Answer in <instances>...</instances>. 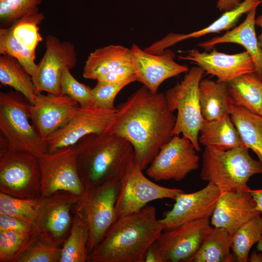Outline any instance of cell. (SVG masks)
Wrapping results in <instances>:
<instances>
[{
    "label": "cell",
    "instance_id": "cell-1",
    "mask_svg": "<svg viewBox=\"0 0 262 262\" xmlns=\"http://www.w3.org/2000/svg\"><path fill=\"white\" fill-rule=\"evenodd\" d=\"M176 120L164 93H153L142 85L117 106L106 132L129 141L136 162L144 170L173 137Z\"/></svg>",
    "mask_w": 262,
    "mask_h": 262
},
{
    "label": "cell",
    "instance_id": "cell-2",
    "mask_svg": "<svg viewBox=\"0 0 262 262\" xmlns=\"http://www.w3.org/2000/svg\"><path fill=\"white\" fill-rule=\"evenodd\" d=\"M164 230L154 207L117 219L89 254V262H144L148 247Z\"/></svg>",
    "mask_w": 262,
    "mask_h": 262
},
{
    "label": "cell",
    "instance_id": "cell-3",
    "mask_svg": "<svg viewBox=\"0 0 262 262\" xmlns=\"http://www.w3.org/2000/svg\"><path fill=\"white\" fill-rule=\"evenodd\" d=\"M76 145L77 171L84 191L121 181L135 161L131 144L108 132L89 134Z\"/></svg>",
    "mask_w": 262,
    "mask_h": 262
},
{
    "label": "cell",
    "instance_id": "cell-4",
    "mask_svg": "<svg viewBox=\"0 0 262 262\" xmlns=\"http://www.w3.org/2000/svg\"><path fill=\"white\" fill-rule=\"evenodd\" d=\"M248 150L245 145L227 150L205 147L201 179L221 192L249 189L247 183L253 176L262 174V163L254 159Z\"/></svg>",
    "mask_w": 262,
    "mask_h": 262
},
{
    "label": "cell",
    "instance_id": "cell-5",
    "mask_svg": "<svg viewBox=\"0 0 262 262\" xmlns=\"http://www.w3.org/2000/svg\"><path fill=\"white\" fill-rule=\"evenodd\" d=\"M31 104L17 91H1L0 130L8 142L9 150L30 153L39 158L48 152V143L30 122Z\"/></svg>",
    "mask_w": 262,
    "mask_h": 262
},
{
    "label": "cell",
    "instance_id": "cell-6",
    "mask_svg": "<svg viewBox=\"0 0 262 262\" xmlns=\"http://www.w3.org/2000/svg\"><path fill=\"white\" fill-rule=\"evenodd\" d=\"M205 71L199 66L190 68L180 82L164 93L170 111H177L173 135L188 138L200 151L198 135L204 119L199 101V83Z\"/></svg>",
    "mask_w": 262,
    "mask_h": 262
},
{
    "label": "cell",
    "instance_id": "cell-7",
    "mask_svg": "<svg viewBox=\"0 0 262 262\" xmlns=\"http://www.w3.org/2000/svg\"><path fill=\"white\" fill-rule=\"evenodd\" d=\"M39 158L26 152L0 154V192L21 198L41 197Z\"/></svg>",
    "mask_w": 262,
    "mask_h": 262
},
{
    "label": "cell",
    "instance_id": "cell-8",
    "mask_svg": "<svg viewBox=\"0 0 262 262\" xmlns=\"http://www.w3.org/2000/svg\"><path fill=\"white\" fill-rule=\"evenodd\" d=\"M120 182L107 183L84 191L74 207L82 214L89 228L88 254L115 221V206Z\"/></svg>",
    "mask_w": 262,
    "mask_h": 262
},
{
    "label": "cell",
    "instance_id": "cell-9",
    "mask_svg": "<svg viewBox=\"0 0 262 262\" xmlns=\"http://www.w3.org/2000/svg\"><path fill=\"white\" fill-rule=\"evenodd\" d=\"M135 161L120 182L115 206V220L124 215L137 212L153 200L175 199L184 191L158 185L148 179Z\"/></svg>",
    "mask_w": 262,
    "mask_h": 262
},
{
    "label": "cell",
    "instance_id": "cell-10",
    "mask_svg": "<svg viewBox=\"0 0 262 262\" xmlns=\"http://www.w3.org/2000/svg\"><path fill=\"white\" fill-rule=\"evenodd\" d=\"M77 145L39 158L41 173V197L58 192H67L78 196L84 192L77 168Z\"/></svg>",
    "mask_w": 262,
    "mask_h": 262
},
{
    "label": "cell",
    "instance_id": "cell-11",
    "mask_svg": "<svg viewBox=\"0 0 262 262\" xmlns=\"http://www.w3.org/2000/svg\"><path fill=\"white\" fill-rule=\"evenodd\" d=\"M188 138L174 135L160 150L146 170L156 181L173 180L180 181L199 166V157Z\"/></svg>",
    "mask_w": 262,
    "mask_h": 262
},
{
    "label": "cell",
    "instance_id": "cell-12",
    "mask_svg": "<svg viewBox=\"0 0 262 262\" xmlns=\"http://www.w3.org/2000/svg\"><path fill=\"white\" fill-rule=\"evenodd\" d=\"M115 110L79 105L67 123L47 139L48 152L75 145L89 134L106 132Z\"/></svg>",
    "mask_w": 262,
    "mask_h": 262
},
{
    "label": "cell",
    "instance_id": "cell-13",
    "mask_svg": "<svg viewBox=\"0 0 262 262\" xmlns=\"http://www.w3.org/2000/svg\"><path fill=\"white\" fill-rule=\"evenodd\" d=\"M213 229L207 218L163 230L155 241L163 262H189Z\"/></svg>",
    "mask_w": 262,
    "mask_h": 262
},
{
    "label": "cell",
    "instance_id": "cell-14",
    "mask_svg": "<svg viewBox=\"0 0 262 262\" xmlns=\"http://www.w3.org/2000/svg\"><path fill=\"white\" fill-rule=\"evenodd\" d=\"M45 47V53L32 77L33 83L37 93L45 91L61 94L60 81L63 69L67 67L71 70L77 64L75 47L71 42L61 41L52 34L46 36Z\"/></svg>",
    "mask_w": 262,
    "mask_h": 262
},
{
    "label": "cell",
    "instance_id": "cell-15",
    "mask_svg": "<svg viewBox=\"0 0 262 262\" xmlns=\"http://www.w3.org/2000/svg\"><path fill=\"white\" fill-rule=\"evenodd\" d=\"M81 196L58 192L41 197L39 213L34 227L51 241L62 246L71 227V213Z\"/></svg>",
    "mask_w": 262,
    "mask_h": 262
},
{
    "label": "cell",
    "instance_id": "cell-16",
    "mask_svg": "<svg viewBox=\"0 0 262 262\" xmlns=\"http://www.w3.org/2000/svg\"><path fill=\"white\" fill-rule=\"evenodd\" d=\"M130 49L136 81L153 93L158 92L159 86L166 80L187 73L189 69L187 66L175 61V54L170 49L155 54L141 49L135 44Z\"/></svg>",
    "mask_w": 262,
    "mask_h": 262
},
{
    "label": "cell",
    "instance_id": "cell-17",
    "mask_svg": "<svg viewBox=\"0 0 262 262\" xmlns=\"http://www.w3.org/2000/svg\"><path fill=\"white\" fill-rule=\"evenodd\" d=\"M79 106L66 95L38 92L30 106L32 123L40 137L47 141L67 123Z\"/></svg>",
    "mask_w": 262,
    "mask_h": 262
},
{
    "label": "cell",
    "instance_id": "cell-18",
    "mask_svg": "<svg viewBox=\"0 0 262 262\" xmlns=\"http://www.w3.org/2000/svg\"><path fill=\"white\" fill-rule=\"evenodd\" d=\"M220 190L208 182L202 189L191 193L179 194L172 209L159 219L164 230L177 227L184 223L212 216Z\"/></svg>",
    "mask_w": 262,
    "mask_h": 262
},
{
    "label": "cell",
    "instance_id": "cell-19",
    "mask_svg": "<svg viewBox=\"0 0 262 262\" xmlns=\"http://www.w3.org/2000/svg\"><path fill=\"white\" fill-rule=\"evenodd\" d=\"M178 58L197 65L204 69L206 74L216 77L217 81L220 82H228L242 75L256 72L253 60L246 50L227 54L215 49L207 52L193 49Z\"/></svg>",
    "mask_w": 262,
    "mask_h": 262
},
{
    "label": "cell",
    "instance_id": "cell-20",
    "mask_svg": "<svg viewBox=\"0 0 262 262\" xmlns=\"http://www.w3.org/2000/svg\"><path fill=\"white\" fill-rule=\"evenodd\" d=\"M250 189L221 192L211 216V225L224 228L233 235L244 223L261 214Z\"/></svg>",
    "mask_w": 262,
    "mask_h": 262
},
{
    "label": "cell",
    "instance_id": "cell-21",
    "mask_svg": "<svg viewBox=\"0 0 262 262\" xmlns=\"http://www.w3.org/2000/svg\"><path fill=\"white\" fill-rule=\"evenodd\" d=\"M262 3V0H244L234 9L224 12L218 19L203 29L186 34L170 33L144 49L152 54H159L165 49L184 40L198 38L207 34L218 33L229 30L236 24L244 14L257 9Z\"/></svg>",
    "mask_w": 262,
    "mask_h": 262
},
{
    "label": "cell",
    "instance_id": "cell-22",
    "mask_svg": "<svg viewBox=\"0 0 262 262\" xmlns=\"http://www.w3.org/2000/svg\"><path fill=\"white\" fill-rule=\"evenodd\" d=\"M256 9L246 13L245 19L239 25L220 36L199 43L197 45L209 49L220 43H231L242 46L249 53L254 63L256 72L262 82V49L255 32Z\"/></svg>",
    "mask_w": 262,
    "mask_h": 262
},
{
    "label": "cell",
    "instance_id": "cell-23",
    "mask_svg": "<svg viewBox=\"0 0 262 262\" xmlns=\"http://www.w3.org/2000/svg\"><path fill=\"white\" fill-rule=\"evenodd\" d=\"M132 66L131 49L120 45H110L91 52L83 68L82 76L97 80L123 66Z\"/></svg>",
    "mask_w": 262,
    "mask_h": 262
},
{
    "label": "cell",
    "instance_id": "cell-24",
    "mask_svg": "<svg viewBox=\"0 0 262 262\" xmlns=\"http://www.w3.org/2000/svg\"><path fill=\"white\" fill-rule=\"evenodd\" d=\"M199 142L205 147L227 150L245 145L229 115L212 121H203Z\"/></svg>",
    "mask_w": 262,
    "mask_h": 262
},
{
    "label": "cell",
    "instance_id": "cell-25",
    "mask_svg": "<svg viewBox=\"0 0 262 262\" xmlns=\"http://www.w3.org/2000/svg\"><path fill=\"white\" fill-rule=\"evenodd\" d=\"M232 105L261 115L262 110V82L255 73H247L227 82Z\"/></svg>",
    "mask_w": 262,
    "mask_h": 262
},
{
    "label": "cell",
    "instance_id": "cell-26",
    "mask_svg": "<svg viewBox=\"0 0 262 262\" xmlns=\"http://www.w3.org/2000/svg\"><path fill=\"white\" fill-rule=\"evenodd\" d=\"M199 101L204 120L212 121L229 115L232 105L228 95L227 82L201 80Z\"/></svg>",
    "mask_w": 262,
    "mask_h": 262
},
{
    "label": "cell",
    "instance_id": "cell-27",
    "mask_svg": "<svg viewBox=\"0 0 262 262\" xmlns=\"http://www.w3.org/2000/svg\"><path fill=\"white\" fill-rule=\"evenodd\" d=\"M229 116L244 144L256 153L262 163V115L232 105Z\"/></svg>",
    "mask_w": 262,
    "mask_h": 262
},
{
    "label": "cell",
    "instance_id": "cell-28",
    "mask_svg": "<svg viewBox=\"0 0 262 262\" xmlns=\"http://www.w3.org/2000/svg\"><path fill=\"white\" fill-rule=\"evenodd\" d=\"M69 233L61 250L60 262H85L88 261L89 231L82 214L73 209Z\"/></svg>",
    "mask_w": 262,
    "mask_h": 262
},
{
    "label": "cell",
    "instance_id": "cell-29",
    "mask_svg": "<svg viewBox=\"0 0 262 262\" xmlns=\"http://www.w3.org/2000/svg\"><path fill=\"white\" fill-rule=\"evenodd\" d=\"M0 82L22 94L32 104L37 94L32 76L15 58L0 56Z\"/></svg>",
    "mask_w": 262,
    "mask_h": 262
},
{
    "label": "cell",
    "instance_id": "cell-30",
    "mask_svg": "<svg viewBox=\"0 0 262 262\" xmlns=\"http://www.w3.org/2000/svg\"><path fill=\"white\" fill-rule=\"evenodd\" d=\"M232 235L226 229L213 227L189 262H235L230 252Z\"/></svg>",
    "mask_w": 262,
    "mask_h": 262
},
{
    "label": "cell",
    "instance_id": "cell-31",
    "mask_svg": "<svg viewBox=\"0 0 262 262\" xmlns=\"http://www.w3.org/2000/svg\"><path fill=\"white\" fill-rule=\"evenodd\" d=\"M62 247L34 227L30 240L15 262H60Z\"/></svg>",
    "mask_w": 262,
    "mask_h": 262
},
{
    "label": "cell",
    "instance_id": "cell-32",
    "mask_svg": "<svg viewBox=\"0 0 262 262\" xmlns=\"http://www.w3.org/2000/svg\"><path fill=\"white\" fill-rule=\"evenodd\" d=\"M262 236V216L259 214L242 225L232 237L231 250L238 262H246L251 247Z\"/></svg>",
    "mask_w": 262,
    "mask_h": 262
},
{
    "label": "cell",
    "instance_id": "cell-33",
    "mask_svg": "<svg viewBox=\"0 0 262 262\" xmlns=\"http://www.w3.org/2000/svg\"><path fill=\"white\" fill-rule=\"evenodd\" d=\"M40 203L41 197L17 198L0 192V214L18 218L34 227L38 217Z\"/></svg>",
    "mask_w": 262,
    "mask_h": 262
},
{
    "label": "cell",
    "instance_id": "cell-34",
    "mask_svg": "<svg viewBox=\"0 0 262 262\" xmlns=\"http://www.w3.org/2000/svg\"><path fill=\"white\" fill-rule=\"evenodd\" d=\"M44 19V14L39 11L24 16L11 25L15 37L34 55L36 47L43 40L39 25Z\"/></svg>",
    "mask_w": 262,
    "mask_h": 262
},
{
    "label": "cell",
    "instance_id": "cell-35",
    "mask_svg": "<svg viewBox=\"0 0 262 262\" xmlns=\"http://www.w3.org/2000/svg\"><path fill=\"white\" fill-rule=\"evenodd\" d=\"M0 53L15 58L32 77L35 75L37 68L35 55L16 39L12 26L0 29Z\"/></svg>",
    "mask_w": 262,
    "mask_h": 262
},
{
    "label": "cell",
    "instance_id": "cell-36",
    "mask_svg": "<svg viewBox=\"0 0 262 262\" xmlns=\"http://www.w3.org/2000/svg\"><path fill=\"white\" fill-rule=\"evenodd\" d=\"M32 231H0V262H15L30 240Z\"/></svg>",
    "mask_w": 262,
    "mask_h": 262
},
{
    "label": "cell",
    "instance_id": "cell-37",
    "mask_svg": "<svg viewBox=\"0 0 262 262\" xmlns=\"http://www.w3.org/2000/svg\"><path fill=\"white\" fill-rule=\"evenodd\" d=\"M43 0H0V22L2 28L12 25L30 13L39 11Z\"/></svg>",
    "mask_w": 262,
    "mask_h": 262
},
{
    "label": "cell",
    "instance_id": "cell-38",
    "mask_svg": "<svg viewBox=\"0 0 262 262\" xmlns=\"http://www.w3.org/2000/svg\"><path fill=\"white\" fill-rule=\"evenodd\" d=\"M60 87L61 94L69 97L80 106L92 105V88L78 82L67 67L62 71Z\"/></svg>",
    "mask_w": 262,
    "mask_h": 262
},
{
    "label": "cell",
    "instance_id": "cell-39",
    "mask_svg": "<svg viewBox=\"0 0 262 262\" xmlns=\"http://www.w3.org/2000/svg\"><path fill=\"white\" fill-rule=\"evenodd\" d=\"M125 84H115L103 81H97L92 88V105L110 110H115V100L117 94L126 86Z\"/></svg>",
    "mask_w": 262,
    "mask_h": 262
},
{
    "label": "cell",
    "instance_id": "cell-40",
    "mask_svg": "<svg viewBox=\"0 0 262 262\" xmlns=\"http://www.w3.org/2000/svg\"><path fill=\"white\" fill-rule=\"evenodd\" d=\"M97 81L127 85L136 81L134 70L131 66H123L101 77Z\"/></svg>",
    "mask_w": 262,
    "mask_h": 262
},
{
    "label": "cell",
    "instance_id": "cell-41",
    "mask_svg": "<svg viewBox=\"0 0 262 262\" xmlns=\"http://www.w3.org/2000/svg\"><path fill=\"white\" fill-rule=\"evenodd\" d=\"M34 227L29 223L14 216L0 214V231L18 230L29 231Z\"/></svg>",
    "mask_w": 262,
    "mask_h": 262
},
{
    "label": "cell",
    "instance_id": "cell-42",
    "mask_svg": "<svg viewBox=\"0 0 262 262\" xmlns=\"http://www.w3.org/2000/svg\"><path fill=\"white\" fill-rule=\"evenodd\" d=\"M144 262H163L155 241L147 249Z\"/></svg>",
    "mask_w": 262,
    "mask_h": 262
},
{
    "label": "cell",
    "instance_id": "cell-43",
    "mask_svg": "<svg viewBox=\"0 0 262 262\" xmlns=\"http://www.w3.org/2000/svg\"><path fill=\"white\" fill-rule=\"evenodd\" d=\"M241 2V0H218L217 7L221 11L226 12L236 8Z\"/></svg>",
    "mask_w": 262,
    "mask_h": 262
},
{
    "label": "cell",
    "instance_id": "cell-44",
    "mask_svg": "<svg viewBox=\"0 0 262 262\" xmlns=\"http://www.w3.org/2000/svg\"><path fill=\"white\" fill-rule=\"evenodd\" d=\"M250 193L255 201L257 211L262 214V188L250 189Z\"/></svg>",
    "mask_w": 262,
    "mask_h": 262
},
{
    "label": "cell",
    "instance_id": "cell-45",
    "mask_svg": "<svg viewBox=\"0 0 262 262\" xmlns=\"http://www.w3.org/2000/svg\"><path fill=\"white\" fill-rule=\"evenodd\" d=\"M253 251L248 256L247 262H262V252L259 251Z\"/></svg>",
    "mask_w": 262,
    "mask_h": 262
},
{
    "label": "cell",
    "instance_id": "cell-46",
    "mask_svg": "<svg viewBox=\"0 0 262 262\" xmlns=\"http://www.w3.org/2000/svg\"><path fill=\"white\" fill-rule=\"evenodd\" d=\"M255 25L261 27L262 32L260 35L258 37L259 43L262 49V15L259 16L255 18Z\"/></svg>",
    "mask_w": 262,
    "mask_h": 262
},
{
    "label": "cell",
    "instance_id": "cell-47",
    "mask_svg": "<svg viewBox=\"0 0 262 262\" xmlns=\"http://www.w3.org/2000/svg\"><path fill=\"white\" fill-rule=\"evenodd\" d=\"M257 249L258 251L262 252V236L257 244Z\"/></svg>",
    "mask_w": 262,
    "mask_h": 262
},
{
    "label": "cell",
    "instance_id": "cell-48",
    "mask_svg": "<svg viewBox=\"0 0 262 262\" xmlns=\"http://www.w3.org/2000/svg\"><path fill=\"white\" fill-rule=\"evenodd\" d=\"M261 115H262V112H261Z\"/></svg>",
    "mask_w": 262,
    "mask_h": 262
}]
</instances>
